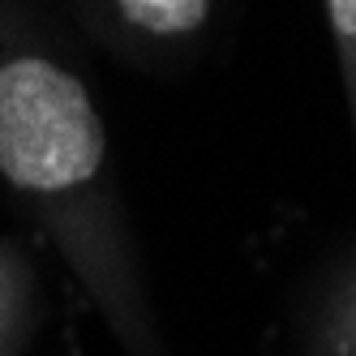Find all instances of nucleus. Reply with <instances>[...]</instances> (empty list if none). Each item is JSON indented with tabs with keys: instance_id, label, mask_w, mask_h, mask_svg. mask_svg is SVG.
I'll list each match as a JSON object with an SVG mask.
<instances>
[{
	"instance_id": "1",
	"label": "nucleus",
	"mask_w": 356,
	"mask_h": 356,
	"mask_svg": "<svg viewBox=\"0 0 356 356\" xmlns=\"http://www.w3.org/2000/svg\"><path fill=\"white\" fill-rule=\"evenodd\" d=\"M104 129L86 90L47 60L0 69V168L26 189H65L99 168Z\"/></svg>"
},
{
	"instance_id": "2",
	"label": "nucleus",
	"mask_w": 356,
	"mask_h": 356,
	"mask_svg": "<svg viewBox=\"0 0 356 356\" xmlns=\"http://www.w3.org/2000/svg\"><path fill=\"white\" fill-rule=\"evenodd\" d=\"M120 9L146 31L176 35V31H193L207 17V0H120Z\"/></svg>"
},
{
	"instance_id": "3",
	"label": "nucleus",
	"mask_w": 356,
	"mask_h": 356,
	"mask_svg": "<svg viewBox=\"0 0 356 356\" xmlns=\"http://www.w3.org/2000/svg\"><path fill=\"white\" fill-rule=\"evenodd\" d=\"M330 17L348 39H356V0H330Z\"/></svg>"
}]
</instances>
